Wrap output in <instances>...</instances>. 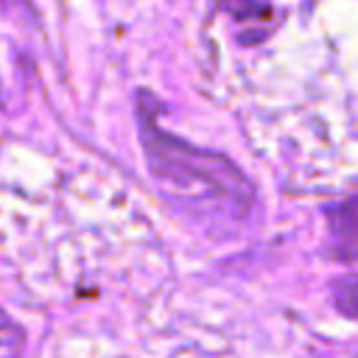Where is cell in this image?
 I'll return each instance as SVG.
<instances>
[{
  "label": "cell",
  "instance_id": "6da1fadb",
  "mask_svg": "<svg viewBox=\"0 0 358 358\" xmlns=\"http://www.w3.org/2000/svg\"><path fill=\"white\" fill-rule=\"evenodd\" d=\"M162 101L148 90H137V129L151 176L165 187L168 199L207 224H243L255 207V185L218 151L199 148L173 137L159 123Z\"/></svg>",
  "mask_w": 358,
  "mask_h": 358
},
{
  "label": "cell",
  "instance_id": "7a4b0ae2",
  "mask_svg": "<svg viewBox=\"0 0 358 358\" xmlns=\"http://www.w3.org/2000/svg\"><path fill=\"white\" fill-rule=\"evenodd\" d=\"M327 249L341 263H358V187L324 207Z\"/></svg>",
  "mask_w": 358,
  "mask_h": 358
},
{
  "label": "cell",
  "instance_id": "3957f363",
  "mask_svg": "<svg viewBox=\"0 0 358 358\" xmlns=\"http://www.w3.org/2000/svg\"><path fill=\"white\" fill-rule=\"evenodd\" d=\"M218 8L235 22L241 45H260L280 25V11L268 0H215Z\"/></svg>",
  "mask_w": 358,
  "mask_h": 358
},
{
  "label": "cell",
  "instance_id": "277c9868",
  "mask_svg": "<svg viewBox=\"0 0 358 358\" xmlns=\"http://www.w3.org/2000/svg\"><path fill=\"white\" fill-rule=\"evenodd\" d=\"M25 344L22 327L0 308V358H20Z\"/></svg>",
  "mask_w": 358,
  "mask_h": 358
},
{
  "label": "cell",
  "instance_id": "5b68a950",
  "mask_svg": "<svg viewBox=\"0 0 358 358\" xmlns=\"http://www.w3.org/2000/svg\"><path fill=\"white\" fill-rule=\"evenodd\" d=\"M333 302L344 316L358 319V274H347L333 282Z\"/></svg>",
  "mask_w": 358,
  "mask_h": 358
}]
</instances>
